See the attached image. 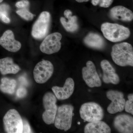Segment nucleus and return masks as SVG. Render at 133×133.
<instances>
[{"instance_id":"nucleus-22","label":"nucleus","mask_w":133,"mask_h":133,"mask_svg":"<svg viewBox=\"0 0 133 133\" xmlns=\"http://www.w3.org/2000/svg\"><path fill=\"white\" fill-rule=\"evenodd\" d=\"M10 10L9 6L6 4L0 5V19L6 23L10 22V20L8 16Z\"/></svg>"},{"instance_id":"nucleus-23","label":"nucleus","mask_w":133,"mask_h":133,"mask_svg":"<svg viewBox=\"0 0 133 133\" xmlns=\"http://www.w3.org/2000/svg\"><path fill=\"white\" fill-rule=\"evenodd\" d=\"M16 13L26 21H31L34 18L35 15H33L26 8L22 9L16 11Z\"/></svg>"},{"instance_id":"nucleus-5","label":"nucleus","mask_w":133,"mask_h":133,"mask_svg":"<svg viewBox=\"0 0 133 133\" xmlns=\"http://www.w3.org/2000/svg\"><path fill=\"white\" fill-rule=\"evenodd\" d=\"M81 118L85 121L91 122L101 121L104 116L102 108L97 103L87 102L81 105L79 110Z\"/></svg>"},{"instance_id":"nucleus-31","label":"nucleus","mask_w":133,"mask_h":133,"mask_svg":"<svg viewBox=\"0 0 133 133\" xmlns=\"http://www.w3.org/2000/svg\"><path fill=\"white\" fill-rule=\"evenodd\" d=\"M3 0H0V3H1L3 1Z\"/></svg>"},{"instance_id":"nucleus-4","label":"nucleus","mask_w":133,"mask_h":133,"mask_svg":"<svg viewBox=\"0 0 133 133\" xmlns=\"http://www.w3.org/2000/svg\"><path fill=\"white\" fill-rule=\"evenodd\" d=\"M4 129L8 133H22L23 122L21 116L16 109L9 110L3 118Z\"/></svg>"},{"instance_id":"nucleus-15","label":"nucleus","mask_w":133,"mask_h":133,"mask_svg":"<svg viewBox=\"0 0 133 133\" xmlns=\"http://www.w3.org/2000/svg\"><path fill=\"white\" fill-rule=\"evenodd\" d=\"M101 66L103 72L102 79L105 83L117 84L119 83V77L115 69L108 60L104 59L101 61Z\"/></svg>"},{"instance_id":"nucleus-28","label":"nucleus","mask_w":133,"mask_h":133,"mask_svg":"<svg viewBox=\"0 0 133 133\" xmlns=\"http://www.w3.org/2000/svg\"><path fill=\"white\" fill-rule=\"evenodd\" d=\"M113 1L114 0H101L98 5L101 7L108 8L112 5Z\"/></svg>"},{"instance_id":"nucleus-30","label":"nucleus","mask_w":133,"mask_h":133,"mask_svg":"<svg viewBox=\"0 0 133 133\" xmlns=\"http://www.w3.org/2000/svg\"><path fill=\"white\" fill-rule=\"evenodd\" d=\"M89 0H76L77 2L79 3H82L84 2H88Z\"/></svg>"},{"instance_id":"nucleus-19","label":"nucleus","mask_w":133,"mask_h":133,"mask_svg":"<svg viewBox=\"0 0 133 133\" xmlns=\"http://www.w3.org/2000/svg\"><path fill=\"white\" fill-rule=\"evenodd\" d=\"M84 42L87 46L95 49H102L105 46L104 39L97 33H88L84 38Z\"/></svg>"},{"instance_id":"nucleus-14","label":"nucleus","mask_w":133,"mask_h":133,"mask_svg":"<svg viewBox=\"0 0 133 133\" xmlns=\"http://www.w3.org/2000/svg\"><path fill=\"white\" fill-rule=\"evenodd\" d=\"M75 83L71 78L66 79L63 87L54 86L52 90L57 99L65 100L69 98L74 92Z\"/></svg>"},{"instance_id":"nucleus-7","label":"nucleus","mask_w":133,"mask_h":133,"mask_svg":"<svg viewBox=\"0 0 133 133\" xmlns=\"http://www.w3.org/2000/svg\"><path fill=\"white\" fill-rule=\"evenodd\" d=\"M54 66L48 60H43L37 64L33 70L34 79L38 84H44L52 76L54 72Z\"/></svg>"},{"instance_id":"nucleus-27","label":"nucleus","mask_w":133,"mask_h":133,"mask_svg":"<svg viewBox=\"0 0 133 133\" xmlns=\"http://www.w3.org/2000/svg\"><path fill=\"white\" fill-rule=\"evenodd\" d=\"M29 2L27 0H23L17 2L16 6L19 8H26L29 5Z\"/></svg>"},{"instance_id":"nucleus-12","label":"nucleus","mask_w":133,"mask_h":133,"mask_svg":"<svg viewBox=\"0 0 133 133\" xmlns=\"http://www.w3.org/2000/svg\"><path fill=\"white\" fill-rule=\"evenodd\" d=\"M0 45L8 51L16 52L21 48V43L15 39L14 33L12 30L5 31L0 38Z\"/></svg>"},{"instance_id":"nucleus-6","label":"nucleus","mask_w":133,"mask_h":133,"mask_svg":"<svg viewBox=\"0 0 133 133\" xmlns=\"http://www.w3.org/2000/svg\"><path fill=\"white\" fill-rule=\"evenodd\" d=\"M57 98L52 93H46L43 98V103L45 111L43 113V121L48 125L54 124L55 116L58 109Z\"/></svg>"},{"instance_id":"nucleus-29","label":"nucleus","mask_w":133,"mask_h":133,"mask_svg":"<svg viewBox=\"0 0 133 133\" xmlns=\"http://www.w3.org/2000/svg\"><path fill=\"white\" fill-rule=\"evenodd\" d=\"M101 0H91V3L94 6H97L99 4Z\"/></svg>"},{"instance_id":"nucleus-18","label":"nucleus","mask_w":133,"mask_h":133,"mask_svg":"<svg viewBox=\"0 0 133 133\" xmlns=\"http://www.w3.org/2000/svg\"><path fill=\"white\" fill-rule=\"evenodd\" d=\"M20 70L19 65L14 63L12 58L7 57L0 59V72L2 75L16 74Z\"/></svg>"},{"instance_id":"nucleus-20","label":"nucleus","mask_w":133,"mask_h":133,"mask_svg":"<svg viewBox=\"0 0 133 133\" xmlns=\"http://www.w3.org/2000/svg\"><path fill=\"white\" fill-rule=\"evenodd\" d=\"M111 129L105 122L98 121L90 122L85 127V133H110Z\"/></svg>"},{"instance_id":"nucleus-25","label":"nucleus","mask_w":133,"mask_h":133,"mask_svg":"<svg viewBox=\"0 0 133 133\" xmlns=\"http://www.w3.org/2000/svg\"><path fill=\"white\" fill-rule=\"evenodd\" d=\"M28 93V91L26 88L23 87H21L17 90V96L19 98H23L26 97Z\"/></svg>"},{"instance_id":"nucleus-13","label":"nucleus","mask_w":133,"mask_h":133,"mask_svg":"<svg viewBox=\"0 0 133 133\" xmlns=\"http://www.w3.org/2000/svg\"><path fill=\"white\" fill-rule=\"evenodd\" d=\"M114 125L119 132L133 133V117L126 114L118 115L114 119Z\"/></svg>"},{"instance_id":"nucleus-10","label":"nucleus","mask_w":133,"mask_h":133,"mask_svg":"<svg viewBox=\"0 0 133 133\" xmlns=\"http://www.w3.org/2000/svg\"><path fill=\"white\" fill-rule=\"evenodd\" d=\"M82 75L84 81L89 87H99L102 85L95 65L91 61H88L87 63L86 66L83 67Z\"/></svg>"},{"instance_id":"nucleus-3","label":"nucleus","mask_w":133,"mask_h":133,"mask_svg":"<svg viewBox=\"0 0 133 133\" xmlns=\"http://www.w3.org/2000/svg\"><path fill=\"white\" fill-rule=\"evenodd\" d=\"M74 107L71 105L64 104L58 108L54 124L57 128L68 131L71 128Z\"/></svg>"},{"instance_id":"nucleus-2","label":"nucleus","mask_w":133,"mask_h":133,"mask_svg":"<svg viewBox=\"0 0 133 133\" xmlns=\"http://www.w3.org/2000/svg\"><path fill=\"white\" fill-rule=\"evenodd\" d=\"M101 30L105 38L112 42L126 40L131 34L128 28L120 24L108 22L101 25Z\"/></svg>"},{"instance_id":"nucleus-24","label":"nucleus","mask_w":133,"mask_h":133,"mask_svg":"<svg viewBox=\"0 0 133 133\" xmlns=\"http://www.w3.org/2000/svg\"><path fill=\"white\" fill-rule=\"evenodd\" d=\"M128 100L125 102L124 108L126 112L133 115V94H131L128 96Z\"/></svg>"},{"instance_id":"nucleus-16","label":"nucleus","mask_w":133,"mask_h":133,"mask_svg":"<svg viewBox=\"0 0 133 133\" xmlns=\"http://www.w3.org/2000/svg\"><path fill=\"white\" fill-rule=\"evenodd\" d=\"M109 15L114 20L130 22L133 19V12L131 10L122 6H115L109 11Z\"/></svg>"},{"instance_id":"nucleus-21","label":"nucleus","mask_w":133,"mask_h":133,"mask_svg":"<svg viewBox=\"0 0 133 133\" xmlns=\"http://www.w3.org/2000/svg\"><path fill=\"white\" fill-rule=\"evenodd\" d=\"M17 86L15 79L8 77H3L1 79L0 90L4 93L13 94L14 93Z\"/></svg>"},{"instance_id":"nucleus-17","label":"nucleus","mask_w":133,"mask_h":133,"mask_svg":"<svg viewBox=\"0 0 133 133\" xmlns=\"http://www.w3.org/2000/svg\"><path fill=\"white\" fill-rule=\"evenodd\" d=\"M64 14L65 18L68 19L66 21L64 17H61L60 20L61 23L65 30L68 32H73L77 31L78 29L77 18L76 16H72V12L70 10H66Z\"/></svg>"},{"instance_id":"nucleus-26","label":"nucleus","mask_w":133,"mask_h":133,"mask_svg":"<svg viewBox=\"0 0 133 133\" xmlns=\"http://www.w3.org/2000/svg\"><path fill=\"white\" fill-rule=\"evenodd\" d=\"M23 128L22 133H32L31 128L28 122L26 119L23 120Z\"/></svg>"},{"instance_id":"nucleus-1","label":"nucleus","mask_w":133,"mask_h":133,"mask_svg":"<svg viewBox=\"0 0 133 133\" xmlns=\"http://www.w3.org/2000/svg\"><path fill=\"white\" fill-rule=\"evenodd\" d=\"M111 55L114 62L119 66H133V48L128 43L115 44L112 48Z\"/></svg>"},{"instance_id":"nucleus-9","label":"nucleus","mask_w":133,"mask_h":133,"mask_svg":"<svg viewBox=\"0 0 133 133\" xmlns=\"http://www.w3.org/2000/svg\"><path fill=\"white\" fill-rule=\"evenodd\" d=\"M62 37L61 33L58 32L49 35L40 45L41 51L47 55H51L58 52L62 46L60 41Z\"/></svg>"},{"instance_id":"nucleus-8","label":"nucleus","mask_w":133,"mask_h":133,"mask_svg":"<svg viewBox=\"0 0 133 133\" xmlns=\"http://www.w3.org/2000/svg\"><path fill=\"white\" fill-rule=\"evenodd\" d=\"M50 22V15L49 12H43L35 23L31 35L36 39H42L48 34Z\"/></svg>"},{"instance_id":"nucleus-11","label":"nucleus","mask_w":133,"mask_h":133,"mask_svg":"<svg viewBox=\"0 0 133 133\" xmlns=\"http://www.w3.org/2000/svg\"><path fill=\"white\" fill-rule=\"evenodd\" d=\"M107 97L111 101L107 108L108 112L111 114H114L124 110L126 101L123 93L111 90L107 93Z\"/></svg>"}]
</instances>
